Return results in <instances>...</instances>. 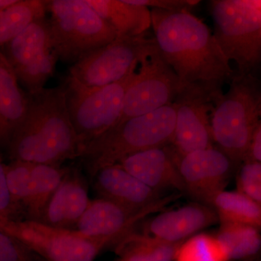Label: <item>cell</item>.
Wrapping results in <instances>:
<instances>
[{
    "mask_svg": "<svg viewBox=\"0 0 261 261\" xmlns=\"http://www.w3.org/2000/svg\"><path fill=\"white\" fill-rule=\"evenodd\" d=\"M150 12L157 47L183 87L202 89L215 98L233 74L214 33L190 12Z\"/></svg>",
    "mask_w": 261,
    "mask_h": 261,
    "instance_id": "1",
    "label": "cell"
},
{
    "mask_svg": "<svg viewBox=\"0 0 261 261\" xmlns=\"http://www.w3.org/2000/svg\"><path fill=\"white\" fill-rule=\"evenodd\" d=\"M28 94L27 114L7 149L10 161L62 166L79 159L84 146L70 120L64 83Z\"/></svg>",
    "mask_w": 261,
    "mask_h": 261,
    "instance_id": "2",
    "label": "cell"
},
{
    "mask_svg": "<svg viewBox=\"0 0 261 261\" xmlns=\"http://www.w3.org/2000/svg\"><path fill=\"white\" fill-rule=\"evenodd\" d=\"M176 104L135 117L113 126L84 147L79 158L91 180L101 168L146 149L172 144Z\"/></svg>",
    "mask_w": 261,
    "mask_h": 261,
    "instance_id": "3",
    "label": "cell"
},
{
    "mask_svg": "<svg viewBox=\"0 0 261 261\" xmlns=\"http://www.w3.org/2000/svg\"><path fill=\"white\" fill-rule=\"evenodd\" d=\"M261 118V82L252 73L233 75L226 93L214 99V145L240 166L246 159Z\"/></svg>",
    "mask_w": 261,
    "mask_h": 261,
    "instance_id": "4",
    "label": "cell"
},
{
    "mask_svg": "<svg viewBox=\"0 0 261 261\" xmlns=\"http://www.w3.org/2000/svg\"><path fill=\"white\" fill-rule=\"evenodd\" d=\"M49 32L58 60L74 63L118 37L85 0L45 1Z\"/></svg>",
    "mask_w": 261,
    "mask_h": 261,
    "instance_id": "5",
    "label": "cell"
},
{
    "mask_svg": "<svg viewBox=\"0 0 261 261\" xmlns=\"http://www.w3.org/2000/svg\"><path fill=\"white\" fill-rule=\"evenodd\" d=\"M214 35L238 74L252 73L261 63V0L210 2Z\"/></svg>",
    "mask_w": 261,
    "mask_h": 261,
    "instance_id": "6",
    "label": "cell"
},
{
    "mask_svg": "<svg viewBox=\"0 0 261 261\" xmlns=\"http://www.w3.org/2000/svg\"><path fill=\"white\" fill-rule=\"evenodd\" d=\"M136 73L133 70L121 81L98 87H84L68 77L65 79L67 107L84 147L118 121L125 94Z\"/></svg>",
    "mask_w": 261,
    "mask_h": 261,
    "instance_id": "7",
    "label": "cell"
},
{
    "mask_svg": "<svg viewBox=\"0 0 261 261\" xmlns=\"http://www.w3.org/2000/svg\"><path fill=\"white\" fill-rule=\"evenodd\" d=\"M0 231L17 239L46 261H94L109 249L104 242L86 238L75 230L32 220L0 219Z\"/></svg>",
    "mask_w": 261,
    "mask_h": 261,
    "instance_id": "8",
    "label": "cell"
},
{
    "mask_svg": "<svg viewBox=\"0 0 261 261\" xmlns=\"http://www.w3.org/2000/svg\"><path fill=\"white\" fill-rule=\"evenodd\" d=\"M140 64V69L127 89L121 116L114 126L174 102L185 89L163 59L155 41Z\"/></svg>",
    "mask_w": 261,
    "mask_h": 261,
    "instance_id": "9",
    "label": "cell"
},
{
    "mask_svg": "<svg viewBox=\"0 0 261 261\" xmlns=\"http://www.w3.org/2000/svg\"><path fill=\"white\" fill-rule=\"evenodd\" d=\"M0 49L28 93L45 88L58 60L53 48L49 20H34Z\"/></svg>",
    "mask_w": 261,
    "mask_h": 261,
    "instance_id": "10",
    "label": "cell"
},
{
    "mask_svg": "<svg viewBox=\"0 0 261 261\" xmlns=\"http://www.w3.org/2000/svg\"><path fill=\"white\" fill-rule=\"evenodd\" d=\"M154 42L144 35L117 37L114 41L74 63L68 78L87 87L108 85L137 69Z\"/></svg>",
    "mask_w": 261,
    "mask_h": 261,
    "instance_id": "11",
    "label": "cell"
},
{
    "mask_svg": "<svg viewBox=\"0 0 261 261\" xmlns=\"http://www.w3.org/2000/svg\"><path fill=\"white\" fill-rule=\"evenodd\" d=\"M68 169L61 166L18 161L6 164L8 187L24 219L40 221L48 202Z\"/></svg>",
    "mask_w": 261,
    "mask_h": 261,
    "instance_id": "12",
    "label": "cell"
},
{
    "mask_svg": "<svg viewBox=\"0 0 261 261\" xmlns=\"http://www.w3.org/2000/svg\"><path fill=\"white\" fill-rule=\"evenodd\" d=\"M174 154L185 193L197 202L211 207L239 167L216 146L185 154L174 151Z\"/></svg>",
    "mask_w": 261,
    "mask_h": 261,
    "instance_id": "13",
    "label": "cell"
},
{
    "mask_svg": "<svg viewBox=\"0 0 261 261\" xmlns=\"http://www.w3.org/2000/svg\"><path fill=\"white\" fill-rule=\"evenodd\" d=\"M181 195V193L166 195L159 203L140 211L128 210L105 199L91 200L73 230L86 238L101 240L109 248L113 249L122 239L135 230L136 225L141 221L166 210Z\"/></svg>",
    "mask_w": 261,
    "mask_h": 261,
    "instance_id": "14",
    "label": "cell"
},
{
    "mask_svg": "<svg viewBox=\"0 0 261 261\" xmlns=\"http://www.w3.org/2000/svg\"><path fill=\"white\" fill-rule=\"evenodd\" d=\"M214 97L198 88L185 87L176 100L174 135L171 146L185 154L214 147L211 114Z\"/></svg>",
    "mask_w": 261,
    "mask_h": 261,
    "instance_id": "15",
    "label": "cell"
},
{
    "mask_svg": "<svg viewBox=\"0 0 261 261\" xmlns=\"http://www.w3.org/2000/svg\"><path fill=\"white\" fill-rule=\"evenodd\" d=\"M219 223L216 211L200 202L161 211L147 221L143 233L170 244H181Z\"/></svg>",
    "mask_w": 261,
    "mask_h": 261,
    "instance_id": "16",
    "label": "cell"
},
{
    "mask_svg": "<svg viewBox=\"0 0 261 261\" xmlns=\"http://www.w3.org/2000/svg\"><path fill=\"white\" fill-rule=\"evenodd\" d=\"M118 165L154 191L185 192V187L171 145L130 154Z\"/></svg>",
    "mask_w": 261,
    "mask_h": 261,
    "instance_id": "17",
    "label": "cell"
},
{
    "mask_svg": "<svg viewBox=\"0 0 261 261\" xmlns=\"http://www.w3.org/2000/svg\"><path fill=\"white\" fill-rule=\"evenodd\" d=\"M90 182L99 198L130 211L145 210L168 195L149 188L118 164L101 168Z\"/></svg>",
    "mask_w": 261,
    "mask_h": 261,
    "instance_id": "18",
    "label": "cell"
},
{
    "mask_svg": "<svg viewBox=\"0 0 261 261\" xmlns=\"http://www.w3.org/2000/svg\"><path fill=\"white\" fill-rule=\"evenodd\" d=\"M90 202L87 178L80 168L68 167L39 222L53 227L73 230Z\"/></svg>",
    "mask_w": 261,
    "mask_h": 261,
    "instance_id": "19",
    "label": "cell"
},
{
    "mask_svg": "<svg viewBox=\"0 0 261 261\" xmlns=\"http://www.w3.org/2000/svg\"><path fill=\"white\" fill-rule=\"evenodd\" d=\"M28 106V92L21 89L14 70L0 50V150L8 149Z\"/></svg>",
    "mask_w": 261,
    "mask_h": 261,
    "instance_id": "20",
    "label": "cell"
},
{
    "mask_svg": "<svg viewBox=\"0 0 261 261\" xmlns=\"http://www.w3.org/2000/svg\"><path fill=\"white\" fill-rule=\"evenodd\" d=\"M113 29L118 37H136L151 27V12L147 7L132 4L128 0H85Z\"/></svg>",
    "mask_w": 261,
    "mask_h": 261,
    "instance_id": "21",
    "label": "cell"
},
{
    "mask_svg": "<svg viewBox=\"0 0 261 261\" xmlns=\"http://www.w3.org/2000/svg\"><path fill=\"white\" fill-rule=\"evenodd\" d=\"M180 245L165 243L134 230L113 250L120 261H173Z\"/></svg>",
    "mask_w": 261,
    "mask_h": 261,
    "instance_id": "22",
    "label": "cell"
},
{
    "mask_svg": "<svg viewBox=\"0 0 261 261\" xmlns=\"http://www.w3.org/2000/svg\"><path fill=\"white\" fill-rule=\"evenodd\" d=\"M230 261H255L261 258V230L248 225L222 223L216 233Z\"/></svg>",
    "mask_w": 261,
    "mask_h": 261,
    "instance_id": "23",
    "label": "cell"
},
{
    "mask_svg": "<svg viewBox=\"0 0 261 261\" xmlns=\"http://www.w3.org/2000/svg\"><path fill=\"white\" fill-rule=\"evenodd\" d=\"M211 207L220 224L248 225L261 230V205L239 191H223L215 197Z\"/></svg>",
    "mask_w": 261,
    "mask_h": 261,
    "instance_id": "24",
    "label": "cell"
},
{
    "mask_svg": "<svg viewBox=\"0 0 261 261\" xmlns=\"http://www.w3.org/2000/svg\"><path fill=\"white\" fill-rule=\"evenodd\" d=\"M45 1L18 0L16 3L0 10V47L23 32L34 20L44 18Z\"/></svg>",
    "mask_w": 261,
    "mask_h": 261,
    "instance_id": "25",
    "label": "cell"
},
{
    "mask_svg": "<svg viewBox=\"0 0 261 261\" xmlns=\"http://www.w3.org/2000/svg\"><path fill=\"white\" fill-rule=\"evenodd\" d=\"M173 261H230L227 251L216 234L200 232L178 247Z\"/></svg>",
    "mask_w": 261,
    "mask_h": 261,
    "instance_id": "26",
    "label": "cell"
},
{
    "mask_svg": "<svg viewBox=\"0 0 261 261\" xmlns=\"http://www.w3.org/2000/svg\"><path fill=\"white\" fill-rule=\"evenodd\" d=\"M238 191L261 205V163L245 159L236 172Z\"/></svg>",
    "mask_w": 261,
    "mask_h": 261,
    "instance_id": "27",
    "label": "cell"
},
{
    "mask_svg": "<svg viewBox=\"0 0 261 261\" xmlns=\"http://www.w3.org/2000/svg\"><path fill=\"white\" fill-rule=\"evenodd\" d=\"M0 261H46L13 237L0 231Z\"/></svg>",
    "mask_w": 261,
    "mask_h": 261,
    "instance_id": "28",
    "label": "cell"
},
{
    "mask_svg": "<svg viewBox=\"0 0 261 261\" xmlns=\"http://www.w3.org/2000/svg\"><path fill=\"white\" fill-rule=\"evenodd\" d=\"M21 211L15 203L6 176V163H4L0 152V219L21 220Z\"/></svg>",
    "mask_w": 261,
    "mask_h": 261,
    "instance_id": "29",
    "label": "cell"
},
{
    "mask_svg": "<svg viewBox=\"0 0 261 261\" xmlns=\"http://www.w3.org/2000/svg\"><path fill=\"white\" fill-rule=\"evenodd\" d=\"M132 4L168 11L190 12L200 1L197 0H128Z\"/></svg>",
    "mask_w": 261,
    "mask_h": 261,
    "instance_id": "30",
    "label": "cell"
},
{
    "mask_svg": "<svg viewBox=\"0 0 261 261\" xmlns=\"http://www.w3.org/2000/svg\"><path fill=\"white\" fill-rule=\"evenodd\" d=\"M246 159L261 163V118L252 135Z\"/></svg>",
    "mask_w": 261,
    "mask_h": 261,
    "instance_id": "31",
    "label": "cell"
},
{
    "mask_svg": "<svg viewBox=\"0 0 261 261\" xmlns=\"http://www.w3.org/2000/svg\"><path fill=\"white\" fill-rule=\"evenodd\" d=\"M18 0H0V10H4L16 3Z\"/></svg>",
    "mask_w": 261,
    "mask_h": 261,
    "instance_id": "32",
    "label": "cell"
},
{
    "mask_svg": "<svg viewBox=\"0 0 261 261\" xmlns=\"http://www.w3.org/2000/svg\"><path fill=\"white\" fill-rule=\"evenodd\" d=\"M255 261H261V258H260V259H258V260H255Z\"/></svg>",
    "mask_w": 261,
    "mask_h": 261,
    "instance_id": "33",
    "label": "cell"
},
{
    "mask_svg": "<svg viewBox=\"0 0 261 261\" xmlns=\"http://www.w3.org/2000/svg\"><path fill=\"white\" fill-rule=\"evenodd\" d=\"M114 261H120V260H118V259H116V260H115Z\"/></svg>",
    "mask_w": 261,
    "mask_h": 261,
    "instance_id": "34",
    "label": "cell"
}]
</instances>
